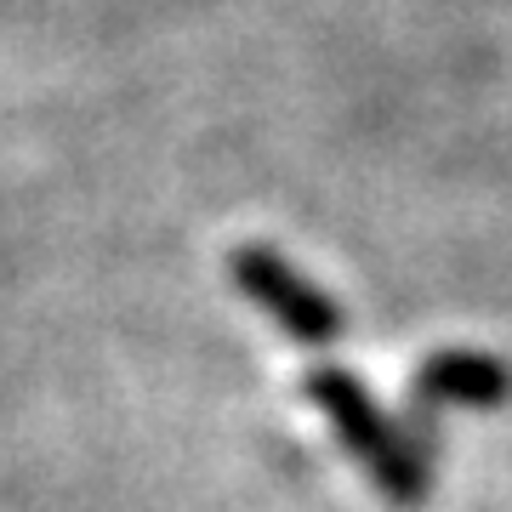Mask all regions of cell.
Returning a JSON list of instances; mask_svg holds the SVG:
<instances>
[{
  "label": "cell",
  "instance_id": "7a4b0ae2",
  "mask_svg": "<svg viewBox=\"0 0 512 512\" xmlns=\"http://www.w3.org/2000/svg\"><path fill=\"white\" fill-rule=\"evenodd\" d=\"M228 279H234V291L245 296L268 325L291 336L296 348H336V342L348 336L342 302H336L325 285H313L296 262H285L274 245H262V239L228 251Z\"/></svg>",
  "mask_w": 512,
  "mask_h": 512
},
{
  "label": "cell",
  "instance_id": "3957f363",
  "mask_svg": "<svg viewBox=\"0 0 512 512\" xmlns=\"http://www.w3.org/2000/svg\"><path fill=\"white\" fill-rule=\"evenodd\" d=\"M439 404H456V410H501L512 404V365L495 359L484 348H439L427 353L410 376V410H439Z\"/></svg>",
  "mask_w": 512,
  "mask_h": 512
},
{
  "label": "cell",
  "instance_id": "6da1fadb",
  "mask_svg": "<svg viewBox=\"0 0 512 512\" xmlns=\"http://www.w3.org/2000/svg\"><path fill=\"white\" fill-rule=\"evenodd\" d=\"M302 393L319 416L330 421L336 444L359 461V473L370 478V490L387 495L393 507H421L433 495V461L421 456L399 416H387L376 393H370L353 370L342 365H313L302 376Z\"/></svg>",
  "mask_w": 512,
  "mask_h": 512
}]
</instances>
